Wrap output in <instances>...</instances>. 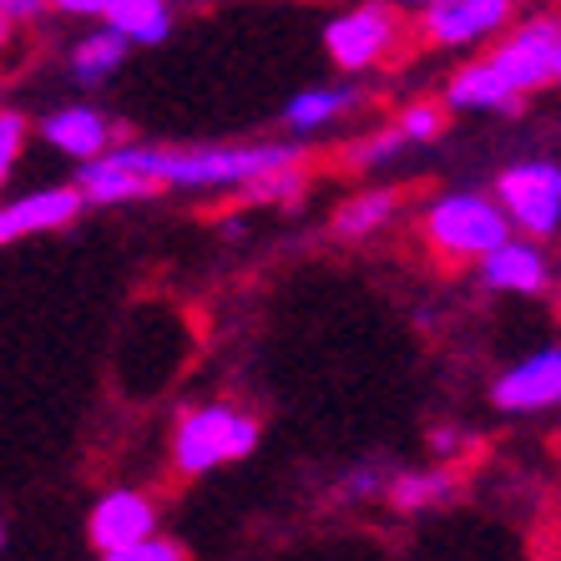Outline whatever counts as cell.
I'll use <instances>...</instances> for the list:
<instances>
[{"label": "cell", "instance_id": "1", "mask_svg": "<svg viewBox=\"0 0 561 561\" xmlns=\"http://www.w3.org/2000/svg\"><path fill=\"white\" fill-rule=\"evenodd\" d=\"M137 172H147L157 187H243L278 178L288 168H304V152L288 142H253V147H193V152H168V147H117Z\"/></svg>", "mask_w": 561, "mask_h": 561}, {"label": "cell", "instance_id": "2", "mask_svg": "<svg viewBox=\"0 0 561 561\" xmlns=\"http://www.w3.org/2000/svg\"><path fill=\"white\" fill-rule=\"evenodd\" d=\"M511 213L501 208V197L485 193H450L435 197L425 213V243L435 249V259L450 263H481L485 253H496L511 238Z\"/></svg>", "mask_w": 561, "mask_h": 561}, {"label": "cell", "instance_id": "3", "mask_svg": "<svg viewBox=\"0 0 561 561\" xmlns=\"http://www.w3.org/2000/svg\"><path fill=\"white\" fill-rule=\"evenodd\" d=\"M253 445H259V420L243 405H203L178 420L172 466H178V476H208L218 466L249 460Z\"/></svg>", "mask_w": 561, "mask_h": 561}, {"label": "cell", "instance_id": "4", "mask_svg": "<svg viewBox=\"0 0 561 561\" xmlns=\"http://www.w3.org/2000/svg\"><path fill=\"white\" fill-rule=\"evenodd\" d=\"M394 41H400V11L385 5V0L354 5L340 21H329V31H324V46L340 71H369V66H379L394 51Z\"/></svg>", "mask_w": 561, "mask_h": 561}, {"label": "cell", "instance_id": "5", "mask_svg": "<svg viewBox=\"0 0 561 561\" xmlns=\"http://www.w3.org/2000/svg\"><path fill=\"white\" fill-rule=\"evenodd\" d=\"M501 208L526 238H551L561 228V168L557 162H522L496 183Z\"/></svg>", "mask_w": 561, "mask_h": 561}, {"label": "cell", "instance_id": "6", "mask_svg": "<svg viewBox=\"0 0 561 561\" xmlns=\"http://www.w3.org/2000/svg\"><path fill=\"white\" fill-rule=\"evenodd\" d=\"M557 56H561V26L551 15H531V21H522L516 31L501 36L491 61H496L511 87L526 96V92H536V87L557 81Z\"/></svg>", "mask_w": 561, "mask_h": 561}, {"label": "cell", "instance_id": "7", "mask_svg": "<svg viewBox=\"0 0 561 561\" xmlns=\"http://www.w3.org/2000/svg\"><path fill=\"white\" fill-rule=\"evenodd\" d=\"M511 0H435L431 11L420 15V36L431 46H470L506 31Z\"/></svg>", "mask_w": 561, "mask_h": 561}, {"label": "cell", "instance_id": "8", "mask_svg": "<svg viewBox=\"0 0 561 561\" xmlns=\"http://www.w3.org/2000/svg\"><path fill=\"white\" fill-rule=\"evenodd\" d=\"M496 405L516 410V415H531V410H551L561 405V344L551 350H536L531 359L511 365L506 375L496 379Z\"/></svg>", "mask_w": 561, "mask_h": 561}, {"label": "cell", "instance_id": "9", "mask_svg": "<svg viewBox=\"0 0 561 561\" xmlns=\"http://www.w3.org/2000/svg\"><path fill=\"white\" fill-rule=\"evenodd\" d=\"M96 551H122L137 547L147 536H157V506L142 491H106L92 511V526H87Z\"/></svg>", "mask_w": 561, "mask_h": 561}, {"label": "cell", "instance_id": "10", "mask_svg": "<svg viewBox=\"0 0 561 561\" xmlns=\"http://www.w3.org/2000/svg\"><path fill=\"white\" fill-rule=\"evenodd\" d=\"M81 203H87L81 187H41V193L15 197V203H5V213H0V238L15 243V238H26V233L66 228V222L81 213Z\"/></svg>", "mask_w": 561, "mask_h": 561}, {"label": "cell", "instance_id": "11", "mask_svg": "<svg viewBox=\"0 0 561 561\" xmlns=\"http://www.w3.org/2000/svg\"><path fill=\"white\" fill-rule=\"evenodd\" d=\"M445 106H456V112H516V106H522V92H516L506 81V71L485 56V61H470L450 77Z\"/></svg>", "mask_w": 561, "mask_h": 561}, {"label": "cell", "instance_id": "12", "mask_svg": "<svg viewBox=\"0 0 561 561\" xmlns=\"http://www.w3.org/2000/svg\"><path fill=\"white\" fill-rule=\"evenodd\" d=\"M41 137L56 152L77 157V162H96L112 147V122L102 112H92V106H61V112H51V117L41 122Z\"/></svg>", "mask_w": 561, "mask_h": 561}, {"label": "cell", "instance_id": "13", "mask_svg": "<svg viewBox=\"0 0 561 561\" xmlns=\"http://www.w3.org/2000/svg\"><path fill=\"white\" fill-rule=\"evenodd\" d=\"M481 274L501 294H541L547 288V259L531 238H506L496 253L481 259Z\"/></svg>", "mask_w": 561, "mask_h": 561}, {"label": "cell", "instance_id": "14", "mask_svg": "<svg viewBox=\"0 0 561 561\" xmlns=\"http://www.w3.org/2000/svg\"><path fill=\"white\" fill-rule=\"evenodd\" d=\"M81 193H87V203H102V208H112V203H131V197H147L152 193V178L147 172H137L127 162V157L112 147L106 157H96V162H87L81 168Z\"/></svg>", "mask_w": 561, "mask_h": 561}, {"label": "cell", "instance_id": "15", "mask_svg": "<svg viewBox=\"0 0 561 561\" xmlns=\"http://www.w3.org/2000/svg\"><path fill=\"white\" fill-rule=\"evenodd\" d=\"M359 102H365L359 87H313V92L294 96V102L284 106V122L294 131H319V127H329V122H340L344 112H354Z\"/></svg>", "mask_w": 561, "mask_h": 561}, {"label": "cell", "instance_id": "16", "mask_svg": "<svg viewBox=\"0 0 561 561\" xmlns=\"http://www.w3.org/2000/svg\"><path fill=\"white\" fill-rule=\"evenodd\" d=\"M106 26L122 31L137 46H157L172 31V5L168 0H112L106 5Z\"/></svg>", "mask_w": 561, "mask_h": 561}, {"label": "cell", "instance_id": "17", "mask_svg": "<svg viewBox=\"0 0 561 561\" xmlns=\"http://www.w3.org/2000/svg\"><path fill=\"white\" fill-rule=\"evenodd\" d=\"M122 61H127V36L106 26V31L87 36L77 51H71V77L92 87V81H106V77H112Z\"/></svg>", "mask_w": 561, "mask_h": 561}, {"label": "cell", "instance_id": "18", "mask_svg": "<svg viewBox=\"0 0 561 561\" xmlns=\"http://www.w3.org/2000/svg\"><path fill=\"white\" fill-rule=\"evenodd\" d=\"M394 208H400V193H390V187L365 193V197H350V203L334 213V233L340 238H369L375 228H385V222L394 218Z\"/></svg>", "mask_w": 561, "mask_h": 561}, {"label": "cell", "instance_id": "19", "mask_svg": "<svg viewBox=\"0 0 561 561\" xmlns=\"http://www.w3.org/2000/svg\"><path fill=\"white\" fill-rule=\"evenodd\" d=\"M450 491H456V476H445V470H410V476H394L385 496L400 511H425L435 501H445Z\"/></svg>", "mask_w": 561, "mask_h": 561}, {"label": "cell", "instance_id": "20", "mask_svg": "<svg viewBox=\"0 0 561 561\" xmlns=\"http://www.w3.org/2000/svg\"><path fill=\"white\" fill-rule=\"evenodd\" d=\"M410 137L400 127H385V131H375V137H365V142H354L350 152H344V162H350V168H379V162H390L394 152H400V147H405Z\"/></svg>", "mask_w": 561, "mask_h": 561}, {"label": "cell", "instance_id": "21", "mask_svg": "<svg viewBox=\"0 0 561 561\" xmlns=\"http://www.w3.org/2000/svg\"><path fill=\"white\" fill-rule=\"evenodd\" d=\"M394 127L405 131L410 142H435L440 137V127H445V112L435 102H410L400 117H394Z\"/></svg>", "mask_w": 561, "mask_h": 561}, {"label": "cell", "instance_id": "22", "mask_svg": "<svg viewBox=\"0 0 561 561\" xmlns=\"http://www.w3.org/2000/svg\"><path fill=\"white\" fill-rule=\"evenodd\" d=\"M102 561H187V557H183L178 541H168V536H147V541H137V547L102 551Z\"/></svg>", "mask_w": 561, "mask_h": 561}, {"label": "cell", "instance_id": "23", "mask_svg": "<svg viewBox=\"0 0 561 561\" xmlns=\"http://www.w3.org/2000/svg\"><path fill=\"white\" fill-rule=\"evenodd\" d=\"M21 137H26L21 112H5V117H0V172H5V178H11L15 157H21Z\"/></svg>", "mask_w": 561, "mask_h": 561}, {"label": "cell", "instance_id": "24", "mask_svg": "<svg viewBox=\"0 0 561 561\" xmlns=\"http://www.w3.org/2000/svg\"><path fill=\"white\" fill-rule=\"evenodd\" d=\"M344 491H350V496H375V491H390V481H385L375 466H359L350 481H344Z\"/></svg>", "mask_w": 561, "mask_h": 561}, {"label": "cell", "instance_id": "25", "mask_svg": "<svg viewBox=\"0 0 561 561\" xmlns=\"http://www.w3.org/2000/svg\"><path fill=\"white\" fill-rule=\"evenodd\" d=\"M41 5H51V0H0V15H5V31H11L15 21H31V15L41 11Z\"/></svg>", "mask_w": 561, "mask_h": 561}, {"label": "cell", "instance_id": "26", "mask_svg": "<svg viewBox=\"0 0 561 561\" xmlns=\"http://www.w3.org/2000/svg\"><path fill=\"white\" fill-rule=\"evenodd\" d=\"M56 11H66V15H106V5L112 0H51Z\"/></svg>", "mask_w": 561, "mask_h": 561}, {"label": "cell", "instance_id": "27", "mask_svg": "<svg viewBox=\"0 0 561 561\" xmlns=\"http://www.w3.org/2000/svg\"><path fill=\"white\" fill-rule=\"evenodd\" d=\"M431 445H435V450H460V445H466V435L450 431V425H440V431H431Z\"/></svg>", "mask_w": 561, "mask_h": 561}, {"label": "cell", "instance_id": "28", "mask_svg": "<svg viewBox=\"0 0 561 561\" xmlns=\"http://www.w3.org/2000/svg\"><path fill=\"white\" fill-rule=\"evenodd\" d=\"M405 5H415V11H431L435 0H405Z\"/></svg>", "mask_w": 561, "mask_h": 561}, {"label": "cell", "instance_id": "29", "mask_svg": "<svg viewBox=\"0 0 561 561\" xmlns=\"http://www.w3.org/2000/svg\"><path fill=\"white\" fill-rule=\"evenodd\" d=\"M557 81H561V56H557Z\"/></svg>", "mask_w": 561, "mask_h": 561}]
</instances>
